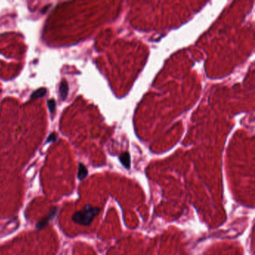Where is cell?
I'll return each mask as SVG.
<instances>
[{
    "mask_svg": "<svg viewBox=\"0 0 255 255\" xmlns=\"http://www.w3.org/2000/svg\"><path fill=\"white\" fill-rule=\"evenodd\" d=\"M99 209L87 205L82 210L74 213L72 217L75 223L81 225H89L93 222L94 218L97 216Z\"/></svg>",
    "mask_w": 255,
    "mask_h": 255,
    "instance_id": "1",
    "label": "cell"
},
{
    "mask_svg": "<svg viewBox=\"0 0 255 255\" xmlns=\"http://www.w3.org/2000/svg\"><path fill=\"white\" fill-rule=\"evenodd\" d=\"M69 92V86L67 82L65 80H63L61 82L59 86V96L62 100H65L67 98Z\"/></svg>",
    "mask_w": 255,
    "mask_h": 255,
    "instance_id": "2",
    "label": "cell"
},
{
    "mask_svg": "<svg viewBox=\"0 0 255 255\" xmlns=\"http://www.w3.org/2000/svg\"><path fill=\"white\" fill-rule=\"evenodd\" d=\"M55 212H56V208H53L52 209V211L50 212H49V214L48 216H47L44 218H42V220L40 221V222L37 223V228H39V229H41L43 228H44V227L48 224V222L49 220H50L51 218H53V216L55 215Z\"/></svg>",
    "mask_w": 255,
    "mask_h": 255,
    "instance_id": "3",
    "label": "cell"
},
{
    "mask_svg": "<svg viewBox=\"0 0 255 255\" xmlns=\"http://www.w3.org/2000/svg\"><path fill=\"white\" fill-rule=\"evenodd\" d=\"M121 162L126 168H129L130 167V155L127 152H125L121 155L120 157Z\"/></svg>",
    "mask_w": 255,
    "mask_h": 255,
    "instance_id": "4",
    "label": "cell"
},
{
    "mask_svg": "<svg viewBox=\"0 0 255 255\" xmlns=\"http://www.w3.org/2000/svg\"><path fill=\"white\" fill-rule=\"evenodd\" d=\"M47 94V89L44 88H41L37 89V90L35 91L31 94V99H35L37 98H41V97H44Z\"/></svg>",
    "mask_w": 255,
    "mask_h": 255,
    "instance_id": "5",
    "label": "cell"
},
{
    "mask_svg": "<svg viewBox=\"0 0 255 255\" xmlns=\"http://www.w3.org/2000/svg\"><path fill=\"white\" fill-rule=\"evenodd\" d=\"M88 174V170L86 167L82 163H80L79 166V172H78V178L80 180H82Z\"/></svg>",
    "mask_w": 255,
    "mask_h": 255,
    "instance_id": "6",
    "label": "cell"
},
{
    "mask_svg": "<svg viewBox=\"0 0 255 255\" xmlns=\"http://www.w3.org/2000/svg\"><path fill=\"white\" fill-rule=\"evenodd\" d=\"M48 107H49V110L50 111V113H53V111L55 110V107H56V103L54 99H51L48 100Z\"/></svg>",
    "mask_w": 255,
    "mask_h": 255,
    "instance_id": "7",
    "label": "cell"
},
{
    "mask_svg": "<svg viewBox=\"0 0 255 255\" xmlns=\"http://www.w3.org/2000/svg\"><path fill=\"white\" fill-rule=\"evenodd\" d=\"M55 139H56V134H55V133H51V134L49 135L48 139H47V142H51V141H55Z\"/></svg>",
    "mask_w": 255,
    "mask_h": 255,
    "instance_id": "8",
    "label": "cell"
}]
</instances>
